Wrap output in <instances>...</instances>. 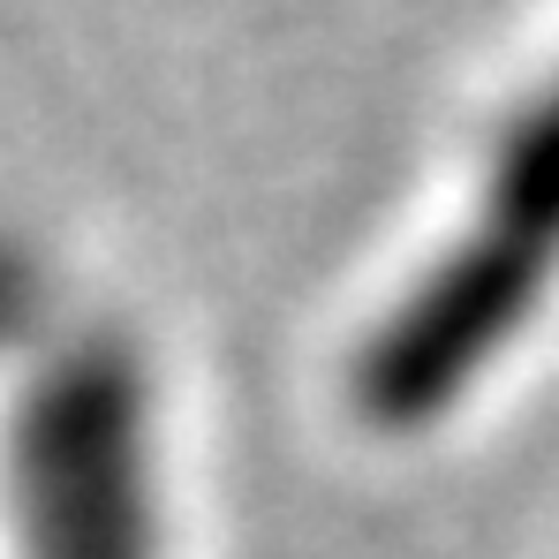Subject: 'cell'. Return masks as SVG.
I'll use <instances>...</instances> for the list:
<instances>
[{"instance_id": "obj_1", "label": "cell", "mask_w": 559, "mask_h": 559, "mask_svg": "<svg viewBox=\"0 0 559 559\" xmlns=\"http://www.w3.org/2000/svg\"><path fill=\"white\" fill-rule=\"evenodd\" d=\"M559 280V76L530 98L468 197V219L431 250L424 280L378 318L356 356L371 424H431L484 378Z\"/></svg>"}, {"instance_id": "obj_2", "label": "cell", "mask_w": 559, "mask_h": 559, "mask_svg": "<svg viewBox=\"0 0 559 559\" xmlns=\"http://www.w3.org/2000/svg\"><path fill=\"white\" fill-rule=\"evenodd\" d=\"M15 559H159L152 393L129 341H69L8 424Z\"/></svg>"}, {"instance_id": "obj_3", "label": "cell", "mask_w": 559, "mask_h": 559, "mask_svg": "<svg viewBox=\"0 0 559 559\" xmlns=\"http://www.w3.org/2000/svg\"><path fill=\"white\" fill-rule=\"evenodd\" d=\"M23 318H31V265L0 242V341H8Z\"/></svg>"}]
</instances>
